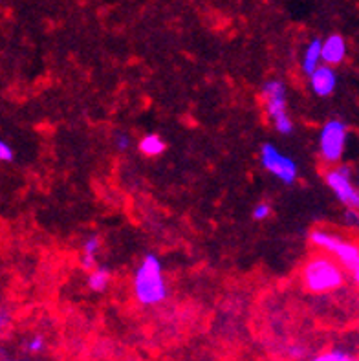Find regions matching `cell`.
Listing matches in <instances>:
<instances>
[{"label":"cell","instance_id":"cell-1","mask_svg":"<svg viewBox=\"0 0 359 361\" xmlns=\"http://www.w3.org/2000/svg\"><path fill=\"white\" fill-rule=\"evenodd\" d=\"M132 292L136 301L143 307H156L167 299L164 266L154 253H147L138 264L132 277Z\"/></svg>","mask_w":359,"mask_h":361},{"label":"cell","instance_id":"cell-9","mask_svg":"<svg viewBox=\"0 0 359 361\" xmlns=\"http://www.w3.org/2000/svg\"><path fill=\"white\" fill-rule=\"evenodd\" d=\"M347 41L343 35L332 33L323 41V65L338 66L347 57Z\"/></svg>","mask_w":359,"mask_h":361},{"label":"cell","instance_id":"cell-17","mask_svg":"<svg viewBox=\"0 0 359 361\" xmlns=\"http://www.w3.org/2000/svg\"><path fill=\"white\" fill-rule=\"evenodd\" d=\"M343 222L345 226H349L352 230L359 231V209H345Z\"/></svg>","mask_w":359,"mask_h":361},{"label":"cell","instance_id":"cell-4","mask_svg":"<svg viewBox=\"0 0 359 361\" xmlns=\"http://www.w3.org/2000/svg\"><path fill=\"white\" fill-rule=\"evenodd\" d=\"M310 242L323 253L332 255L345 270L354 272L359 268V244L347 241L345 237L328 230L310 231Z\"/></svg>","mask_w":359,"mask_h":361},{"label":"cell","instance_id":"cell-19","mask_svg":"<svg viewBox=\"0 0 359 361\" xmlns=\"http://www.w3.org/2000/svg\"><path fill=\"white\" fill-rule=\"evenodd\" d=\"M116 147H118V151H129V147H131V138L127 136V134H118L116 136Z\"/></svg>","mask_w":359,"mask_h":361},{"label":"cell","instance_id":"cell-22","mask_svg":"<svg viewBox=\"0 0 359 361\" xmlns=\"http://www.w3.org/2000/svg\"><path fill=\"white\" fill-rule=\"evenodd\" d=\"M358 187H359V182H358Z\"/></svg>","mask_w":359,"mask_h":361},{"label":"cell","instance_id":"cell-20","mask_svg":"<svg viewBox=\"0 0 359 361\" xmlns=\"http://www.w3.org/2000/svg\"><path fill=\"white\" fill-rule=\"evenodd\" d=\"M352 279H354L356 285L359 286V268H358V270H354V272H352Z\"/></svg>","mask_w":359,"mask_h":361},{"label":"cell","instance_id":"cell-11","mask_svg":"<svg viewBox=\"0 0 359 361\" xmlns=\"http://www.w3.org/2000/svg\"><path fill=\"white\" fill-rule=\"evenodd\" d=\"M101 248V241L98 235L87 237L81 244V266L83 270H94L98 266V253Z\"/></svg>","mask_w":359,"mask_h":361},{"label":"cell","instance_id":"cell-2","mask_svg":"<svg viewBox=\"0 0 359 361\" xmlns=\"http://www.w3.org/2000/svg\"><path fill=\"white\" fill-rule=\"evenodd\" d=\"M303 283L312 294H328L343 286L345 268L328 253L314 255L303 266Z\"/></svg>","mask_w":359,"mask_h":361},{"label":"cell","instance_id":"cell-10","mask_svg":"<svg viewBox=\"0 0 359 361\" xmlns=\"http://www.w3.org/2000/svg\"><path fill=\"white\" fill-rule=\"evenodd\" d=\"M323 65V41L321 39H312L308 46L303 52L301 59V70L305 76L310 77L314 72Z\"/></svg>","mask_w":359,"mask_h":361},{"label":"cell","instance_id":"cell-15","mask_svg":"<svg viewBox=\"0 0 359 361\" xmlns=\"http://www.w3.org/2000/svg\"><path fill=\"white\" fill-rule=\"evenodd\" d=\"M270 215H272V206L266 202L257 204L255 208H253V211H251V217H253V220H257V222H264V220L270 219Z\"/></svg>","mask_w":359,"mask_h":361},{"label":"cell","instance_id":"cell-14","mask_svg":"<svg viewBox=\"0 0 359 361\" xmlns=\"http://www.w3.org/2000/svg\"><path fill=\"white\" fill-rule=\"evenodd\" d=\"M308 361H359V360L354 356V354H350L349 351H343V349H332V351L317 354V356H314Z\"/></svg>","mask_w":359,"mask_h":361},{"label":"cell","instance_id":"cell-7","mask_svg":"<svg viewBox=\"0 0 359 361\" xmlns=\"http://www.w3.org/2000/svg\"><path fill=\"white\" fill-rule=\"evenodd\" d=\"M261 164L268 173H272L279 182H283L286 186H292L299 176L297 162L288 154H284L273 143H264L261 147Z\"/></svg>","mask_w":359,"mask_h":361},{"label":"cell","instance_id":"cell-8","mask_svg":"<svg viewBox=\"0 0 359 361\" xmlns=\"http://www.w3.org/2000/svg\"><path fill=\"white\" fill-rule=\"evenodd\" d=\"M310 88L317 98H330L338 88V74L334 70V66H319L310 76Z\"/></svg>","mask_w":359,"mask_h":361},{"label":"cell","instance_id":"cell-3","mask_svg":"<svg viewBox=\"0 0 359 361\" xmlns=\"http://www.w3.org/2000/svg\"><path fill=\"white\" fill-rule=\"evenodd\" d=\"M262 103L266 109L268 118L272 120L273 129L283 134V136H292L295 131L294 120L288 112V94H286V85L279 79H270L262 87Z\"/></svg>","mask_w":359,"mask_h":361},{"label":"cell","instance_id":"cell-16","mask_svg":"<svg viewBox=\"0 0 359 361\" xmlns=\"http://www.w3.org/2000/svg\"><path fill=\"white\" fill-rule=\"evenodd\" d=\"M46 347V341H44L43 336H33L26 341V352L28 354H41Z\"/></svg>","mask_w":359,"mask_h":361},{"label":"cell","instance_id":"cell-18","mask_svg":"<svg viewBox=\"0 0 359 361\" xmlns=\"http://www.w3.org/2000/svg\"><path fill=\"white\" fill-rule=\"evenodd\" d=\"M13 158H15V153H13V149H11V145L8 142H0V160L4 162V164H11L13 162Z\"/></svg>","mask_w":359,"mask_h":361},{"label":"cell","instance_id":"cell-5","mask_svg":"<svg viewBox=\"0 0 359 361\" xmlns=\"http://www.w3.org/2000/svg\"><path fill=\"white\" fill-rule=\"evenodd\" d=\"M349 127L341 120H330L319 132V153L327 165H339L347 151Z\"/></svg>","mask_w":359,"mask_h":361},{"label":"cell","instance_id":"cell-12","mask_svg":"<svg viewBox=\"0 0 359 361\" xmlns=\"http://www.w3.org/2000/svg\"><path fill=\"white\" fill-rule=\"evenodd\" d=\"M87 285L96 294H103L110 285V270L105 268V266H96L94 270H90L87 277Z\"/></svg>","mask_w":359,"mask_h":361},{"label":"cell","instance_id":"cell-21","mask_svg":"<svg viewBox=\"0 0 359 361\" xmlns=\"http://www.w3.org/2000/svg\"><path fill=\"white\" fill-rule=\"evenodd\" d=\"M4 361H28V360H4Z\"/></svg>","mask_w":359,"mask_h":361},{"label":"cell","instance_id":"cell-13","mask_svg":"<svg viewBox=\"0 0 359 361\" xmlns=\"http://www.w3.org/2000/svg\"><path fill=\"white\" fill-rule=\"evenodd\" d=\"M140 151H142L145 156L149 158H154V156H160V154L165 151V142L158 134H145V136L140 140Z\"/></svg>","mask_w":359,"mask_h":361},{"label":"cell","instance_id":"cell-6","mask_svg":"<svg viewBox=\"0 0 359 361\" xmlns=\"http://www.w3.org/2000/svg\"><path fill=\"white\" fill-rule=\"evenodd\" d=\"M325 182L347 209H359V187L349 165H332L325 175Z\"/></svg>","mask_w":359,"mask_h":361}]
</instances>
